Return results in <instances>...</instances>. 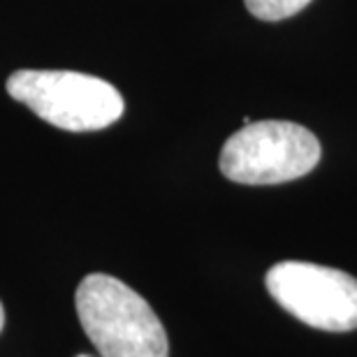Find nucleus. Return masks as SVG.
I'll return each mask as SVG.
<instances>
[{"label":"nucleus","instance_id":"obj_4","mask_svg":"<svg viewBox=\"0 0 357 357\" xmlns=\"http://www.w3.org/2000/svg\"><path fill=\"white\" fill-rule=\"evenodd\" d=\"M265 285L299 323L323 332L357 330V278L346 271L285 260L267 271Z\"/></svg>","mask_w":357,"mask_h":357},{"label":"nucleus","instance_id":"obj_6","mask_svg":"<svg viewBox=\"0 0 357 357\" xmlns=\"http://www.w3.org/2000/svg\"><path fill=\"white\" fill-rule=\"evenodd\" d=\"M3 327H5V309H3V304H0V332H3Z\"/></svg>","mask_w":357,"mask_h":357},{"label":"nucleus","instance_id":"obj_1","mask_svg":"<svg viewBox=\"0 0 357 357\" xmlns=\"http://www.w3.org/2000/svg\"><path fill=\"white\" fill-rule=\"evenodd\" d=\"M79 323L102 357H169L167 332L151 304L109 274H89L77 288Z\"/></svg>","mask_w":357,"mask_h":357},{"label":"nucleus","instance_id":"obj_7","mask_svg":"<svg viewBox=\"0 0 357 357\" xmlns=\"http://www.w3.org/2000/svg\"><path fill=\"white\" fill-rule=\"evenodd\" d=\"M79 357H86V355H79Z\"/></svg>","mask_w":357,"mask_h":357},{"label":"nucleus","instance_id":"obj_2","mask_svg":"<svg viewBox=\"0 0 357 357\" xmlns=\"http://www.w3.org/2000/svg\"><path fill=\"white\" fill-rule=\"evenodd\" d=\"M5 89L35 116L70 132L102 130L126 109L109 82L70 70H17L7 77Z\"/></svg>","mask_w":357,"mask_h":357},{"label":"nucleus","instance_id":"obj_3","mask_svg":"<svg viewBox=\"0 0 357 357\" xmlns=\"http://www.w3.org/2000/svg\"><path fill=\"white\" fill-rule=\"evenodd\" d=\"M320 155V142L309 128L290 121H258L225 142L218 167L234 183L274 185L306 176Z\"/></svg>","mask_w":357,"mask_h":357},{"label":"nucleus","instance_id":"obj_5","mask_svg":"<svg viewBox=\"0 0 357 357\" xmlns=\"http://www.w3.org/2000/svg\"><path fill=\"white\" fill-rule=\"evenodd\" d=\"M246 10L255 19L262 21H283L290 19L292 14L302 12L311 0H244Z\"/></svg>","mask_w":357,"mask_h":357}]
</instances>
